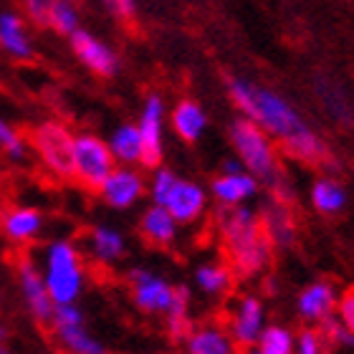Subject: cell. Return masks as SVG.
<instances>
[{
    "instance_id": "obj_1",
    "label": "cell",
    "mask_w": 354,
    "mask_h": 354,
    "mask_svg": "<svg viewBox=\"0 0 354 354\" xmlns=\"http://www.w3.org/2000/svg\"><path fill=\"white\" fill-rule=\"evenodd\" d=\"M221 230L228 248L230 271L236 276L259 273L271 256V241L266 236L263 223L245 207H228L221 213Z\"/></svg>"
},
{
    "instance_id": "obj_2",
    "label": "cell",
    "mask_w": 354,
    "mask_h": 354,
    "mask_svg": "<svg viewBox=\"0 0 354 354\" xmlns=\"http://www.w3.org/2000/svg\"><path fill=\"white\" fill-rule=\"evenodd\" d=\"M230 96L238 104V109L243 111L248 119H253L263 132H271L283 140L288 134L304 129L301 117L281 96H276L268 88L253 86L248 82L233 79L230 82Z\"/></svg>"
},
{
    "instance_id": "obj_3",
    "label": "cell",
    "mask_w": 354,
    "mask_h": 354,
    "mask_svg": "<svg viewBox=\"0 0 354 354\" xmlns=\"http://www.w3.org/2000/svg\"><path fill=\"white\" fill-rule=\"evenodd\" d=\"M46 288L51 294L53 304H74L82 294L84 268L82 256L68 241H56L46 251Z\"/></svg>"
},
{
    "instance_id": "obj_4",
    "label": "cell",
    "mask_w": 354,
    "mask_h": 354,
    "mask_svg": "<svg viewBox=\"0 0 354 354\" xmlns=\"http://www.w3.org/2000/svg\"><path fill=\"white\" fill-rule=\"evenodd\" d=\"M233 145L238 147V155L243 157L248 170H253L266 183L273 185V190H279V167H276V155L266 132L253 119H238L233 124Z\"/></svg>"
},
{
    "instance_id": "obj_5",
    "label": "cell",
    "mask_w": 354,
    "mask_h": 354,
    "mask_svg": "<svg viewBox=\"0 0 354 354\" xmlns=\"http://www.w3.org/2000/svg\"><path fill=\"white\" fill-rule=\"evenodd\" d=\"M33 147L44 165L61 180L74 177V134L61 122H44L33 129Z\"/></svg>"
},
{
    "instance_id": "obj_6",
    "label": "cell",
    "mask_w": 354,
    "mask_h": 354,
    "mask_svg": "<svg viewBox=\"0 0 354 354\" xmlns=\"http://www.w3.org/2000/svg\"><path fill=\"white\" fill-rule=\"evenodd\" d=\"M114 167H117V160L106 142L94 134L74 137V177L86 190H99V185Z\"/></svg>"
},
{
    "instance_id": "obj_7",
    "label": "cell",
    "mask_w": 354,
    "mask_h": 354,
    "mask_svg": "<svg viewBox=\"0 0 354 354\" xmlns=\"http://www.w3.org/2000/svg\"><path fill=\"white\" fill-rule=\"evenodd\" d=\"M18 281H21L23 299L28 304L33 319H36L38 324H48L56 304H53L51 294H48V288H46L44 273L38 271L36 263L30 259H23L21 263H18Z\"/></svg>"
},
{
    "instance_id": "obj_8",
    "label": "cell",
    "mask_w": 354,
    "mask_h": 354,
    "mask_svg": "<svg viewBox=\"0 0 354 354\" xmlns=\"http://www.w3.org/2000/svg\"><path fill=\"white\" fill-rule=\"evenodd\" d=\"M68 38H71V48H74L76 59L82 61L88 71H94L96 76H104V79L117 74V68H119L117 53L111 51L104 41H99V38L91 36L88 30H82V28H76Z\"/></svg>"
},
{
    "instance_id": "obj_9",
    "label": "cell",
    "mask_w": 354,
    "mask_h": 354,
    "mask_svg": "<svg viewBox=\"0 0 354 354\" xmlns=\"http://www.w3.org/2000/svg\"><path fill=\"white\" fill-rule=\"evenodd\" d=\"M129 281H132V299L142 311H147V314H165V311L170 309L175 288L165 279L137 268V271H132Z\"/></svg>"
},
{
    "instance_id": "obj_10",
    "label": "cell",
    "mask_w": 354,
    "mask_h": 354,
    "mask_svg": "<svg viewBox=\"0 0 354 354\" xmlns=\"http://www.w3.org/2000/svg\"><path fill=\"white\" fill-rule=\"evenodd\" d=\"M140 140L142 155L140 162L145 167H160L162 162V99L149 96L140 119Z\"/></svg>"
},
{
    "instance_id": "obj_11",
    "label": "cell",
    "mask_w": 354,
    "mask_h": 354,
    "mask_svg": "<svg viewBox=\"0 0 354 354\" xmlns=\"http://www.w3.org/2000/svg\"><path fill=\"white\" fill-rule=\"evenodd\" d=\"M142 192H145L142 177L137 175V172L127 170V167H114V170L106 175V180L99 185L102 200L106 205L117 207V210L134 205V203L142 198Z\"/></svg>"
},
{
    "instance_id": "obj_12",
    "label": "cell",
    "mask_w": 354,
    "mask_h": 354,
    "mask_svg": "<svg viewBox=\"0 0 354 354\" xmlns=\"http://www.w3.org/2000/svg\"><path fill=\"white\" fill-rule=\"evenodd\" d=\"M165 207L172 213L177 223H192L203 213L205 207V192L203 187H198L195 183H187V180H175L172 190L167 192V200H165Z\"/></svg>"
},
{
    "instance_id": "obj_13",
    "label": "cell",
    "mask_w": 354,
    "mask_h": 354,
    "mask_svg": "<svg viewBox=\"0 0 354 354\" xmlns=\"http://www.w3.org/2000/svg\"><path fill=\"white\" fill-rule=\"evenodd\" d=\"M0 225H3V233L10 241H15V243H28L30 238L38 236V230L44 225V218L33 207H13V210L3 213Z\"/></svg>"
},
{
    "instance_id": "obj_14",
    "label": "cell",
    "mask_w": 354,
    "mask_h": 354,
    "mask_svg": "<svg viewBox=\"0 0 354 354\" xmlns=\"http://www.w3.org/2000/svg\"><path fill=\"white\" fill-rule=\"evenodd\" d=\"M261 324H263V311H261V304L256 299H243L241 306H238V314L233 319V339L241 344V347H253L259 342Z\"/></svg>"
},
{
    "instance_id": "obj_15",
    "label": "cell",
    "mask_w": 354,
    "mask_h": 354,
    "mask_svg": "<svg viewBox=\"0 0 354 354\" xmlns=\"http://www.w3.org/2000/svg\"><path fill=\"white\" fill-rule=\"evenodd\" d=\"M0 48L10 53L13 59L28 61L33 56V46L30 38L23 28V21L15 13H3L0 15Z\"/></svg>"
},
{
    "instance_id": "obj_16",
    "label": "cell",
    "mask_w": 354,
    "mask_h": 354,
    "mask_svg": "<svg viewBox=\"0 0 354 354\" xmlns=\"http://www.w3.org/2000/svg\"><path fill=\"white\" fill-rule=\"evenodd\" d=\"M283 152L306 165H322L329 157L324 142L319 140V137H314L306 127L294 134H288V137H283Z\"/></svg>"
},
{
    "instance_id": "obj_17",
    "label": "cell",
    "mask_w": 354,
    "mask_h": 354,
    "mask_svg": "<svg viewBox=\"0 0 354 354\" xmlns=\"http://www.w3.org/2000/svg\"><path fill=\"white\" fill-rule=\"evenodd\" d=\"M140 230L152 245H167V243H172V238H175L177 221L172 218V213L167 207L155 203V207H149L147 213L142 215Z\"/></svg>"
},
{
    "instance_id": "obj_18",
    "label": "cell",
    "mask_w": 354,
    "mask_h": 354,
    "mask_svg": "<svg viewBox=\"0 0 354 354\" xmlns=\"http://www.w3.org/2000/svg\"><path fill=\"white\" fill-rule=\"evenodd\" d=\"M256 180L245 172H225L223 177H218L213 183V192L215 198L221 200L223 205H238L243 203L245 198H251L256 192Z\"/></svg>"
},
{
    "instance_id": "obj_19",
    "label": "cell",
    "mask_w": 354,
    "mask_h": 354,
    "mask_svg": "<svg viewBox=\"0 0 354 354\" xmlns=\"http://www.w3.org/2000/svg\"><path fill=\"white\" fill-rule=\"evenodd\" d=\"M263 230L268 241L276 245H286L291 243V238H294V221H291V215H288V207L283 200H276L263 215Z\"/></svg>"
},
{
    "instance_id": "obj_20",
    "label": "cell",
    "mask_w": 354,
    "mask_h": 354,
    "mask_svg": "<svg viewBox=\"0 0 354 354\" xmlns=\"http://www.w3.org/2000/svg\"><path fill=\"white\" fill-rule=\"evenodd\" d=\"M172 127L185 142H198V137L205 129V114L195 102H180L172 114Z\"/></svg>"
},
{
    "instance_id": "obj_21",
    "label": "cell",
    "mask_w": 354,
    "mask_h": 354,
    "mask_svg": "<svg viewBox=\"0 0 354 354\" xmlns=\"http://www.w3.org/2000/svg\"><path fill=\"white\" fill-rule=\"evenodd\" d=\"M187 304H190V294H187V288L177 286L175 296H172L170 309L165 311V314H167V332H170L172 342H185L192 332L190 317H187Z\"/></svg>"
},
{
    "instance_id": "obj_22",
    "label": "cell",
    "mask_w": 354,
    "mask_h": 354,
    "mask_svg": "<svg viewBox=\"0 0 354 354\" xmlns=\"http://www.w3.org/2000/svg\"><path fill=\"white\" fill-rule=\"evenodd\" d=\"M332 306H334V294L326 283H314V286L306 288V291L301 294V299H299V311H301V317L317 319V322L329 317Z\"/></svg>"
},
{
    "instance_id": "obj_23",
    "label": "cell",
    "mask_w": 354,
    "mask_h": 354,
    "mask_svg": "<svg viewBox=\"0 0 354 354\" xmlns=\"http://www.w3.org/2000/svg\"><path fill=\"white\" fill-rule=\"evenodd\" d=\"M88 243H91V253L102 263H111L124 253V238L119 236L114 228H106V225H96L88 236Z\"/></svg>"
},
{
    "instance_id": "obj_24",
    "label": "cell",
    "mask_w": 354,
    "mask_h": 354,
    "mask_svg": "<svg viewBox=\"0 0 354 354\" xmlns=\"http://www.w3.org/2000/svg\"><path fill=\"white\" fill-rule=\"evenodd\" d=\"M109 149L114 160L119 162H137L142 155V140H140V127L124 124L111 134Z\"/></svg>"
},
{
    "instance_id": "obj_25",
    "label": "cell",
    "mask_w": 354,
    "mask_h": 354,
    "mask_svg": "<svg viewBox=\"0 0 354 354\" xmlns=\"http://www.w3.org/2000/svg\"><path fill=\"white\" fill-rule=\"evenodd\" d=\"M187 352L192 354H228L233 352V344L225 334L215 332V329H200V332H190L187 337Z\"/></svg>"
},
{
    "instance_id": "obj_26",
    "label": "cell",
    "mask_w": 354,
    "mask_h": 354,
    "mask_svg": "<svg viewBox=\"0 0 354 354\" xmlns=\"http://www.w3.org/2000/svg\"><path fill=\"white\" fill-rule=\"evenodd\" d=\"M46 23L61 36H71L79 28V10H76L74 0H53Z\"/></svg>"
},
{
    "instance_id": "obj_27",
    "label": "cell",
    "mask_w": 354,
    "mask_h": 354,
    "mask_svg": "<svg viewBox=\"0 0 354 354\" xmlns=\"http://www.w3.org/2000/svg\"><path fill=\"white\" fill-rule=\"evenodd\" d=\"M56 337H59V342L68 349V352H76V354H102V352H106V349H104L94 337H88L86 329H84V324L68 326V329H59Z\"/></svg>"
},
{
    "instance_id": "obj_28",
    "label": "cell",
    "mask_w": 354,
    "mask_h": 354,
    "mask_svg": "<svg viewBox=\"0 0 354 354\" xmlns=\"http://www.w3.org/2000/svg\"><path fill=\"white\" fill-rule=\"evenodd\" d=\"M195 279H198V286L205 294H223L230 286V281H233V271H230V266L207 263V266H200Z\"/></svg>"
},
{
    "instance_id": "obj_29",
    "label": "cell",
    "mask_w": 354,
    "mask_h": 354,
    "mask_svg": "<svg viewBox=\"0 0 354 354\" xmlns=\"http://www.w3.org/2000/svg\"><path fill=\"white\" fill-rule=\"evenodd\" d=\"M314 205L322 210V213H339L344 207V192L337 183L332 180H319L314 185Z\"/></svg>"
},
{
    "instance_id": "obj_30",
    "label": "cell",
    "mask_w": 354,
    "mask_h": 354,
    "mask_svg": "<svg viewBox=\"0 0 354 354\" xmlns=\"http://www.w3.org/2000/svg\"><path fill=\"white\" fill-rule=\"evenodd\" d=\"M294 349V339L286 329L281 326H268L263 334H261V352L263 354H288Z\"/></svg>"
},
{
    "instance_id": "obj_31",
    "label": "cell",
    "mask_w": 354,
    "mask_h": 354,
    "mask_svg": "<svg viewBox=\"0 0 354 354\" xmlns=\"http://www.w3.org/2000/svg\"><path fill=\"white\" fill-rule=\"evenodd\" d=\"M0 147L6 149V155L10 160H23L26 157V142L21 140V134L10 129V127L0 119Z\"/></svg>"
},
{
    "instance_id": "obj_32",
    "label": "cell",
    "mask_w": 354,
    "mask_h": 354,
    "mask_svg": "<svg viewBox=\"0 0 354 354\" xmlns=\"http://www.w3.org/2000/svg\"><path fill=\"white\" fill-rule=\"evenodd\" d=\"M175 180H177V177L172 175L170 170H157L155 180H152V198H155L157 205H165V200H167V192L172 190Z\"/></svg>"
},
{
    "instance_id": "obj_33",
    "label": "cell",
    "mask_w": 354,
    "mask_h": 354,
    "mask_svg": "<svg viewBox=\"0 0 354 354\" xmlns=\"http://www.w3.org/2000/svg\"><path fill=\"white\" fill-rule=\"evenodd\" d=\"M51 3H53V0H23V6H26V13H28L30 21L38 23V26H46Z\"/></svg>"
},
{
    "instance_id": "obj_34",
    "label": "cell",
    "mask_w": 354,
    "mask_h": 354,
    "mask_svg": "<svg viewBox=\"0 0 354 354\" xmlns=\"http://www.w3.org/2000/svg\"><path fill=\"white\" fill-rule=\"evenodd\" d=\"M339 311H342V322L349 329V334H354V286L344 291L339 301Z\"/></svg>"
},
{
    "instance_id": "obj_35",
    "label": "cell",
    "mask_w": 354,
    "mask_h": 354,
    "mask_svg": "<svg viewBox=\"0 0 354 354\" xmlns=\"http://www.w3.org/2000/svg\"><path fill=\"white\" fill-rule=\"evenodd\" d=\"M102 3L122 21H132L134 18V0H102Z\"/></svg>"
},
{
    "instance_id": "obj_36",
    "label": "cell",
    "mask_w": 354,
    "mask_h": 354,
    "mask_svg": "<svg viewBox=\"0 0 354 354\" xmlns=\"http://www.w3.org/2000/svg\"><path fill=\"white\" fill-rule=\"evenodd\" d=\"M324 347V339H322V332H304L301 339H299V349L304 354H317Z\"/></svg>"
}]
</instances>
